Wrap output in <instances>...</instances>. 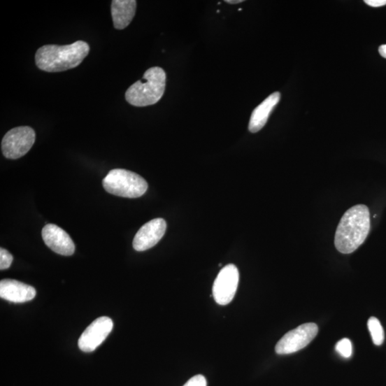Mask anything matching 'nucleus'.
I'll return each mask as SVG.
<instances>
[{
    "mask_svg": "<svg viewBox=\"0 0 386 386\" xmlns=\"http://www.w3.org/2000/svg\"><path fill=\"white\" fill-rule=\"evenodd\" d=\"M370 230L369 208L365 205L352 207L344 213L338 225L335 236L336 249L343 254L353 252L365 242Z\"/></svg>",
    "mask_w": 386,
    "mask_h": 386,
    "instance_id": "f257e3e1",
    "label": "nucleus"
},
{
    "mask_svg": "<svg viewBox=\"0 0 386 386\" xmlns=\"http://www.w3.org/2000/svg\"><path fill=\"white\" fill-rule=\"evenodd\" d=\"M90 52L89 45L77 41L68 45H48L39 48L36 55L37 66L48 73H59L80 66Z\"/></svg>",
    "mask_w": 386,
    "mask_h": 386,
    "instance_id": "f03ea898",
    "label": "nucleus"
},
{
    "mask_svg": "<svg viewBox=\"0 0 386 386\" xmlns=\"http://www.w3.org/2000/svg\"><path fill=\"white\" fill-rule=\"evenodd\" d=\"M141 80L127 89L125 99L136 107H146L158 103L164 94L166 73L163 69L153 67L148 69Z\"/></svg>",
    "mask_w": 386,
    "mask_h": 386,
    "instance_id": "7ed1b4c3",
    "label": "nucleus"
},
{
    "mask_svg": "<svg viewBox=\"0 0 386 386\" xmlns=\"http://www.w3.org/2000/svg\"><path fill=\"white\" fill-rule=\"evenodd\" d=\"M103 185L110 194L128 199L143 196L148 187L143 178L124 169L110 171L103 179Z\"/></svg>",
    "mask_w": 386,
    "mask_h": 386,
    "instance_id": "20e7f679",
    "label": "nucleus"
},
{
    "mask_svg": "<svg viewBox=\"0 0 386 386\" xmlns=\"http://www.w3.org/2000/svg\"><path fill=\"white\" fill-rule=\"evenodd\" d=\"M36 132L30 127L12 129L2 141V150L6 158L15 159L26 155L36 142Z\"/></svg>",
    "mask_w": 386,
    "mask_h": 386,
    "instance_id": "39448f33",
    "label": "nucleus"
},
{
    "mask_svg": "<svg viewBox=\"0 0 386 386\" xmlns=\"http://www.w3.org/2000/svg\"><path fill=\"white\" fill-rule=\"evenodd\" d=\"M318 327L309 323L287 333L276 344V352L279 355L294 353L306 348L317 336Z\"/></svg>",
    "mask_w": 386,
    "mask_h": 386,
    "instance_id": "423d86ee",
    "label": "nucleus"
},
{
    "mask_svg": "<svg viewBox=\"0 0 386 386\" xmlns=\"http://www.w3.org/2000/svg\"><path fill=\"white\" fill-rule=\"evenodd\" d=\"M239 283V271L234 264L224 267L217 275L213 287L215 302L221 306L229 304L234 299Z\"/></svg>",
    "mask_w": 386,
    "mask_h": 386,
    "instance_id": "0eeeda50",
    "label": "nucleus"
},
{
    "mask_svg": "<svg viewBox=\"0 0 386 386\" xmlns=\"http://www.w3.org/2000/svg\"><path fill=\"white\" fill-rule=\"evenodd\" d=\"M113 329V322L111 318L103 316L96 319L79 338L80 349L85 352L94 351L103 343Z\"/></svg>",
    "mask_w": 386,
    "mask_h": 386,
    "instance_id": "6e6552de",
    "label": "nucleus"
},
{
    "mask_svg": "<svg viewBox=\"0 0 386 386\" xmlns=\"http://www.w3.org/2000/svg\"><path fill=\"white\" fill-rule=\"evenodd\" d=\"M167 223L163 218L153 219L143 225L136 235L133 245L139 252L154 247L164 236Z\"/></svg>",
    "mask_w": 386,
    "mask_h": 386,
    "instance_id": "1a4fd4ad",
    "label": "nucleus"
},
{
    "mask_svg": "<svg viewBox=\"0 0 386 386\" xmlns=\"http://www.w3.org/2000/svg\"><path fill=\"white\" fill-rule=\"evenodd\" d=\"M45 243L55 252L66 256L74 254L76 245L71 236L54 224H48L42 231Z\"/></svg>",
    "mask_w": 386,
    "mask_h": 386,
    "instance_id": "9d476101",
    "label": "nucleus"
},
{
    "mask_svg": "<svg viewBox=\"0 0 386 386\" xmlns=\"http://www.w3.org/2000/svg\"><path fill=\"white\" fill-rule=\"evenodd\" d=\"M36 290L22 282L5 279L0 282V297L6 301L21 303L34 299Z\"/></svg>",
    "mask_w": 386,
    "mask_h": 386,
    "instance_id": "9b49d317",
    "label": "nucleus"
},
{
    "mask_svg": "<svg viewBox=\"0 0 386 386\" xmlns=\"http://www.w3.org/2000/svg\"><path fill=\"white\" fill-rule=\"evenodd\" d=\"M280 100V93L276 92L271 94L268 98L252 112L249 122V131L255 134L262 130L266 125L270 115L278 104Z\"/></svg>",
    "mask_w": 386,
    "mask_h": 386,
    "instance_id": "f8f14e48",
    "label": "nucleus"
},
{
    "mask_svg": "<svg viewBox=\"0 0 386 386\" xmlns=\"http://www.w3.org/2000/svg\"><path fill=\"white\" fill-rule=\"evenodd\" d=\"M135 0H113L111 13L113 24L117 29H123L131 24L136 12Z\"/></svg>",
    "mask_w": 386,
    "mask_h": 386,
    "instance_id": "ddd939ff",
    "label": "nucleus"
},
{
    "mask_svg": "<svg viewBox=\"0 0 386 386\" xmlns=\"http://www.w3.org/2000/svg\"><path fill=\"white\" fill-rule=\"evenodd\" d=\"M368 328L373 342L376 345H380L384 341V331L378 319L371 317L368 321Z\"/></svg>",
    "mask_w": 386,
    "mask_h": 386,
    "instance_id": "4468645a",
    "label": "nucleus"
},
{
    "mask_svg": "<svg viewBox=\"0 0 386 386\" xmlns=\"http://www.w3.org/2000/svg\"><path fill=\"white\" fill-rule=\"evenodd\" d=\"M336 350L343 358H350L352 353L351 341L348 338L341 340L337 343Z\"/></svg>",
    "mask_w": 386,
    "mask_h": 386,
    "instance_id": "2eb2a0df",
    "label": "nucleus"
},
{
    "mask_svg": "<svg viewBox=\"0 0 386 386\" xmlns=\"http://www.w3.org/2000/svg\"><path fill=\"white\" fill-rule=\"evenodd\" d=\"M13 262V256L5 248L0 249V269H9Z\"/></svg>",
    "mask_w": 386,
    "mask_h": 386,
    "instance_id": "dca6fc26",
    "label": "nucleus"
},
{
    "mask_svg": "<svg viewBox=\"0 0 386 386\" xmlns=\"http://www.w3.org/2000/svg\"><path fill=\"white\" fill-rule=\"evenodd\" d=\"M183 386H207V381L203 376L197 375L191 378Z\"/></svg>",
    "mask_w": 386,
    "mask_h": 386,
    "instance_id": "f3484780",
    "label": "nucleus"
},
{
    "mask_svg": "<svg viewBox=\"0 0 386 386\" xmlns=\"http://www.w3.org/2000/svg\"><path fill=\"white\" fill-rule=\"evenodd\" d=\"M365 3L371 7L379 8L386 6V0H365Z\"/></svg>",
    "mask_w": 386,
    "mask_h": 386,
    "instance_id": "a211bd4d",
    "label": "nucleus"
},
{
    "mask_svg": "<svg viewBox=\"0 0 386 386\" xmlns=\"http://www.w3.org/2000/svg\"><path fill=\"white\" fill-rule=\"evenodd\" d=\"M379 54L386 59V45H383L378 48Z\"/></svg>",
    "mask_w": 386,
    "mask_h": 386,
    "instance_id": "6ab92c4d",
    "label": "nucleus"
},
{
    "mask_svg": "<svg viewBox=\"0 0 386 386\" xmlns=\"http://www.w3.org/2000/svg\"><path fill=\"white\" fill-rule=\"evenodd\" d=\"M225 3H227L229 4H239L243 2V0H225Z\"/></svg>",
    "mask_w": 386,
    "mask_h": 386,
    "instance_id": "aec40b11",
    "label": "nucleus"
}]
</instances>
